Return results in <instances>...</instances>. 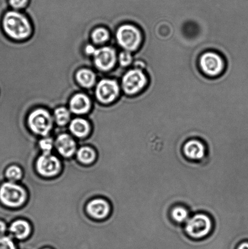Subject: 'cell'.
I'll return each mask as SVG.
<instances>
[{
    "mask_svg": "<svg viewBox=\"0 0 248 249\" xmlns=\"http://www.w3.org/2000/svg\"><path fill=\"white\" fill-rule=\"evenodd\" d=\"M0 249H16L11 239L7 237L0 238Z\"/></svg>",
    "mask_w": 248,
    "mask_h": 249,
    "instance_id": "obj_26",
    "label": "cell"
},
{
    "mask_svg": "<svg viewBox=\"0 0 248 249\" xmlns=\"http://www.w3.org/2000/svg\"><path fill=\"white\" fill-rule=\"evenodd\" d=\"M132 61V56L131 52L128 51H123L119 53L118 62L121 67H127L131 64Z\"/></svg>",
    "mask_w": 248,
    "mask_h": 249,
    "instance_id": "obj_23",
    "label": "cell"
},
{
    "mask_svg": "<svg viewBox=\"0 0 248 249\" xmlns=\"http://www.w3.org/2000/svg\"><path fill=\"white\" fill-rule=\"evenodd\" d=\"M91 98L84 92H77L70 98L69 106L71 113L75 114H85L92 108Z\"/></svg>",
    "mask_w": 248,
    "mask_h": 249,
    "instance_id": "obj_11",
    "label": "cell"
},
{
    "mask_svg": "<svg viewBox=\"0 0 248 249\" xmlns=\"http://www.w3.org/2000/svg\"><path fill=\"white\" fill-rule=\"evenodd\" d=\"M56 123L60 126H64L66 124L70 119V113L66 107H59L53 111Z\"/></svg>",
    "mask_w": 248,
    "mask_h": 249,
    "instance_id": "obj_19",
    "label": "cell"
},
{
    "mask_svg": "<svg viewBox=\"0 0 248 249\" xmlns=\"http://www.w3.org/2000/svg\"><path fill=\"white\" fill-rule=\"evenodd\" d=\"M75 80L83 89H90L96 84V74L89 68H83L77 71Z\"/></svg>",
    "mask_w": 248,
    "mask_h": 249,
    "instance_id": "obj_15",
    "label": "cell"
},
{
    "mask_svg": "<svg viewBox=\"0 0 248 249\" xmlns=\"http://www.w3.org/2000/svg\"><path fill=\"white\" fill-rule=\"evenodd\" d=\"M6 177L11 181H16L20 179L22 177L21 170L17 166H11L7 168Z\"/></svg>",
    "mask_w": 248,
    "mask_h": 249,
    "instance_id": "obj_22",
    "label": "cell"
},
{
    "mask_svg": "<svg viewBox=\"0 0 248 249\" xmlns=\"http://www.w3.org/2000/svg\"><path fill=\"white\" fill-rule=\"evenodd\" d=\"M36 169L44 177H53L60 169L59 160L50 154H45L40 156L36 161Z\"/></svg>",
    "mask_w": 248,
    "mask_h": 249,
    "instance_id": "obj_10",
    "label": "cell"
},
{
    "mask_svg": "<svg viewBox=\"0 0 248 249\" xmlns=\"http://www.w3.org/2000/svg\"><path fill=\"white\" fill-rule=\"evenodd\" d=\"M184 154L187 158L191 160H201L205 155V146L200 141L191 140L184 144Z\"/></svg>",
    "mask_w": 248,
    "mask_h": 249,
    "instance_id": "obj_13",
    "label": "cell"
},
{
    "mask_svg": "<svg viewBox=\"0 0 248 249\" xmlns=\"http://www.w3.org/2000/svg\"><path fill=\"white\" fill-rule=\"evenodd\" d=\"M28 124L34 133L45 136L52 128L53 119L48 109L38 108L29 114Z\"/></svg>",
    "mask_w": 248,
    "mask_h": 249,
    "instance_id": "obj_3",
    "label": "cell"
},
{
    "mask_svg": "<svg viewBox=\"0 0 248 249\" xmlns=\"http://www.w3.org/2000/svg\"><path fill=\"white\" fill-rule=\"evenodd\" d=\"M172 218L177 223H184V221L188 220V211L183 207H177L172 210L171 212Z\"/></svg>",
    "mask_w": 248,
    "mask_h": 249,
    "instance_id": "obj_21",
    "label": "cell"
},
{
    "mask_svg": "<svg viewBox=\"0 0 248 249\" xmlns=\"http://www.w3.org/2000/svg\"><path fill=\"white\" fill-rule=\"evenodd\" d=\"M97 49L94 47L91 43L87 44L84 48V53L87 56H93L95 52H96Z\"/></svg>",
    "mask_w": 248,
    "mask_h": 249,
    "instance_id": "obj_27",
    "label": "cell"
},
{
    "mask_svg": "<svg viewBox=\"0 0 248 249\" xmlns=\"http://www.w3.org/2000/svg\"><path fill=\"white\" fill-rule=\"evenodd\" d=\"M235 249H248V242H244L239 244Z\"/></svg>",
    "mask_w": 248,
    "mask_h": 249,
    "instance_id": "obj_29",
    "label": "cell"
},
{
    "mask_svg": "<svg viewBox=\"0 0 248 249\" xmlns=\"http://www.w3.org/2000/svg\"><path fill=\"white\" fill-rule=\"evenodd\" d=\"M88 122L82 118L73 119L69 124L70 132L78 138H84L88 134L90 131Z\"/></svg>",
    "mask_w": 248,
    "mask_h": 249,
    "instance_id": "obj_16",
    "label": "cell"
},
{
    "mask_svg": "<svg viewBox=\"0 0 248 249\" xmlns=\"http://www.w3.org/2000/svg\"><path fill=\"white\" fill-rule=\"evenodd\" d=\"M77 158L80 162L87 164L93 162L96 158V153L88 146H83L78 151Z\"/></svg>",
    "mask_w": 248,
    "mask_h": 249,
    "instance_id": "obj_20",
    "label": "cell"
},
{
    "mask_svg": "<svg viewBox=\"0 0 248 249\" xmlns=\"http://www.w3.org/2000/svg\"><path fill=\"white\" fill-rule=\"evenodd\" d=\"M30 0H8L10 7L16 11H23L29 3Z\"/></svg>",
    "mask_w": 248,
    "mask_h": 249,
    "instance_id": "obj_24",
    "label": "cell"
},
{
    "mask_svg": "<svg viewBox=\"0 0 248 249\" xmlns=\"http://www.w3.org/2000/svg\"><path fill=\"white\" fill-rule=\"evenodd\" d=\"M147 84V78L142 71L133 69L123 75L121 85L124 92L128 95H133L144 89Z\"/></svg>",
    "mask_w": 248,
    "mask_h": 249,
    "instance_id": "obj_7",
    "label": "cell"
},
{
    "mask_svg": "<svg viewBox=\"0 0 248 249\" xmlns=\"http://www.w3.org/2000/svg\"><path fill=\"white\" fill-rule=\"evenodd\" d=\"M30 231V226L28 222L24 220H17L14 222L10 228V231L19 240H23L28 237Z\"/></svg>",
    "mask_w": 248,
    "mask_h": 249,
    "instance_id": "obj_17",
    "label": "cell"
},
{
    "mask_svg": "<svg viewBox=\"0 0 248 249\" xmlns=\"http://www.w3.org/2000/svg\"><path fill=\"white\" fill-rule=\"evenodd\" d=\"M95 94L99 103L110 104L113 103L120 94V87L115 80L103 79L97 84Z\"/></svg>",
    "mask_w": 248,
    "mask_h": 249,
    "instance_id": "obj_6",
    "label": "cell"
},
{
    "mask_svg": "<svg viewBox=\"0 0 248 249\" xmlns=\"http://www.w3.org/2000/svg\"><path fill=\"white\" fill-rule=\"evenodd\" d=\"M93 63L96 69L101 71H109L113 69L116 62V53L110 46L97 49L93 55Z\"/></svg>",
    "mask_w": 248,
    "mask_h": 249,
    "instance_id": "obj_8",
    "label": "cell"
},
{
    "mask_svg": "<svg viewBox=\"0 0 248 249\" xmlns=\"http://www.w3.org/2000/svg\"><path fill=\"white\" fill-rule=\"evenodd\" d=\"M6 225H5L4 223H2V221H0V236L3 235L5 233V231H6Z\"/></svg>",
    "mask_w": 248,
    "mask_h": 249,
    "instance_id": "obj_28",
    "label": "cell"
},
{
    "mask_svg": "<svg viewBox=\"0 0 248 249\" xmlns=\"http://www.w3.org/2000/svg\"><path fill=\"white\" fill-rule=\"evenodd\" d=\"M40 146L41 150L45 154L50 153L53 148V141L50 138H45L40 141Z\"/></svg>",
    "mask_w": 248,
    "mask_h": 249,
    "instance_id": "obj_25",
    "label": "cell"
},
{
    "mask_svg": "<svg viewBox=\"0 0 248 249\" xmlns=\"http://www.w3.org/2000/svg\"><path fill=\"white\" fill-rule=\"evenodd\" d=\"M110 37L109 29L104 27H97L91 32V40L95 45H103Z\"/></svg>",
    "mask_w": 248,
    "mask_h": 249,
    "instance_id": "obj_18",
    "label": "cell"
},
{
    "mask_svg": "<svg viewBox=\"0 0 248 249\" xmlns=\"http://www.w3.org/2000/svg\"></svg>",
    "mask_w": 248,
    "mask_h": 249,
    "instance_id": "obj_30",
    "label": "cell"
},
{
    "mask_svg": "<svg viewBox=\"0 0 248 249\" xmlns=\"http://www.w3.org/2000/svg\"><path fill=\"white\" fill-rule=\"evenodd\" d=\"M55 146L58 152L66 158L74 155L76 149V144L74 139L67 134H60L57 137L55 141Z\"/></svg>",
    "mask_w": 248,
    "mask_h": 249,
    "instance_id": "obj_12",
    "label": "cell"
},
{
    "mask_svg": "<svg viewBox=\"0 0 248 249\" xmlns=\"http://www.w3.org/2000/svg\"><path fill=\"white\" fill-rule=\"evenodd\" d=\"M200 65L203 71L210 76L220 74L224 68V62L222 57L213 53H205L201 56Z\"/></svg>",
    "mask_w": 248,
    "mask_h": 249,
    "instance_id": "obj_9",
    "label": "cell"
},
{
    "mask_svg": "<svg viewBox=\"0 0 248 249\" xmlns=\"http://www.w3.org/2000/svg\"><path fill=\"white\" fill-rule=\"evenodd\" d=\"M25 199V191L18 185L6 182L0 187V200L7 206L18 207L23 204Z\"/></svg>",
    "mask_w": 248,
    "mask_h": 249,
    "instance_id": "obj_5",
    "label": "cell"
},
{
    "mask_svg": "<svg viewBox=\"0 0 248 249\" xmlns=\"http://www.w3.org/2000/svg\"><path fill=\"white\" fill-rule=\"evenodd\" d=\"M116 37L119 46L130 52L137 50L142 40L139 29L130 24L119 26L116 31Z\"/></svg>",
    "mask_w": 248,
    "mask_h": 249,
    "instance_id": "obj_2",
    "label": "cell"
},
{
    "mask_svg": "<svg viewBox=\"0 0 248 249\" xmlns=\"http://www.w3.org/2000/svg\"><path fill=\"white\" fill-rule=\"evenodd\" d=\"M87 212L94 218L103 219L108 215L109 206L104 200L94 199L87 204Z\"/></svg>",
    "mask_w": 248,
    "mask_h": 249,
    "instance_id": "obj_14",
    "label": "cell"
},
{
    "mask_svg": "<svg viewBox=\"0 0 248 249\" xmlns=\"http://www.w3.org/2000/svg\"><path fill=\"white\" fill-rule=\"evenodd\" d=\"M212 227V221L208 216L198 214L187 221L186 231L191 238L201 240L210 234Z\"/></svg>",
    "mask_w": 248,
    "mask_h": 249,
    "instance_id": "obj_4",
    "label": "cell"
},
{
    "mask_svg": "<svg viewBox=\"0 0 248 249\" xmlns=\"http://www.w3.org/2000/svg\"><path fill=\"white\" fill-rule=\"evenodd\" d=\"M1 27L5 35L12 40H28L33 33V27L26 14L9 9L2 16Z\"/></svg>",
    "mask_w": 248,
    "mask_h": 249,
    "instance_id": "obj_1",
    "label": "cell"
}]
</instances>
